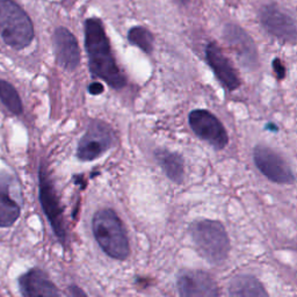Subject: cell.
<instances>
[{
  "label": "cell",
  "mask_w": 297,
  "mask_h": 297,
  "mask_svg": "<svg viewBox=\"0 0 297 297\" xmlns=\"http://www.w3.org/2000/svg\"><path fill=\"white\" fill-rule=\"evenodd\" d=\"M85 47L92 76L106 81L115 90L126 86V77L116 64L100 19L91 17L85 22Z\"/></svg>",
  "instance_id": "6da1fadb"
},
{
  "label": "cell",
  "mask_w": 297,
  "mask_h": 297,
  "mask_svg": "<svg viewBox=\"0 0 297 297\" xmlns=\"http://www.w3.org/2000/svg\"><path fill=\"white\" fill-rule=\"evenodd\" d=\"M93 235L98 245L108 257L126 260L130 253L128 237L118 214L112 209H101L93 217Z\"/></svg>",
  "instance_id": "7a4b0ae2"
},
{
  "label": "cell",
  "mask_w": 297,
  "mask_h": 297,
  "mask_svg": "<svg viewBox=\"0 0 297 297\" xmlns=\"http://www.w3.org/2000/svg\"><path fill=\"white\" fill-rule=\"evenodd\" d=\"M194 245L208 263L221 265L229 256L230 240L224 225L218 221L203 220L190 226Z\"/></svg>",
  "instance_id": "3957f363"
},
{
  "label": "cell",
  "mask_w": 297,
  "mask_h": 297,
  "mask_svg": "<svg viewBox=\"0 0 297 297\" xmlns=\"http://www.w3.org/2000/svg\"><path fill=\"white\" fill-rule=\"evenodd\" d=\"M0 37L16 50L28 47L34 38L30 17L13 0H0Z\"/></svg>",
  "instance_id": "277c9868"
},
{
  "label": "cell",
  "mask_w": 297,
  "mask_h": 297,
  "mask_svg": "<svg viewBox=\"0 0 297 297\" xmlns=\"http://www.w3.org/2000/svg\"><path fill=\"white\" fill-rule=\"evenodd\" d=\"M38 182H40L38 188H40V202L42 209L50 222L56 237L62 244H65L68 235H66L61 203H59V199L56 194L54 183H52L44 165H41L40 171H38Z\"/></svg>",
  "instance_id": "5b68a950"
},
{
  "label": "cell",
  "mask_w": 297,
  "mask_h": 297,
  "mask_svg": "<svg viewBox=\"0 0 297 297\" xmlns=\"http://www.w3.org/2000/svg\"><path fill=\"white\" fill-rule=\"evenodd\" d=\"M114 139V133L107 123L93 121L78 144V158L83 161L95 160L112 148Z\"/></svg>",
  "instance_id": "8992f818"
},
{
  "label": "cell",
  "mask_w": 297,
  "mask_h": 297,
  "mask_svg": "<svg viewBox=\"0 0 297 297\" xmlns=\"http://www.w3.org/2000/svg\"><path fill=\"white\" fill-rule=\"evenodd\" d=\"M188 121L194 134L216 150H223L228 146L229 136L224 126L209 111L195 109L190 112Z\"/></svg>",
  "instance_id": "52a82bcc"
},
{
  "label": "cell",
  "mask_w": 297,
  "mask_h": 297,
  "mask_svg": "<svg viewBox=\"0 0 297 297\" xmlns=\"http://www.w3.org/2000/svg\"><path fill=\"white\" fill-rule=\"evenodd\" d=\"M253 159L258 169L279 185H292L295 181V175L287 161L272 148L258 146L253 151Z\"/></svg>",
  "instance_id": "ba28073f"
},
{
  "label": "cell",
  "mask_w": 297,
  "mask_h": 297,
  "mask_svg": "<svg viewBox=\"0 0 297 297\" xmlns=\"http://www.w3.org/2000/svg\"><path fill=\"white\" fill-rule=\"evenodd\" d=\"M260 20L268 33L284 42L297 40V24L293 17L279 8L270 5L264 7L260 13Z\"/></svg>",
  "instance_id": "9c48e42d"
},
{
  "label": "cell",
  "mask_w": 297,
  "mask_h": 297,
  "mask_svg": "<svg viewBox=\"0 0 297 297\" xmlns=\"http://www.w3.org/2000/svg\"><path fill=\"white\" fill-rule=\"evenodd\" d=\"M224 37L230 48L235 51L239 62L249 69L258 65V50L249 34L236 24H228L224 29Z\"/></svg>",
  "instance_id": "30bf717a"
},
{
  "label": "cell",
  "mask_w": 297,
  "mask_h": 297,
  "mask_svg": "<svg viewBox=\"0 0 297 297\" xmlns=\"http://www.w3.org/2000/svg\"><path fill=\"white\" fill-rule=\"evenodd\" d=\"M52 44L58 64L68 71H73L80 63V50L77 38L64 27L55 30L52 36Z\"/></svg>",
  "instance_id": "8fae6325"
},
{
  "label": "cell",
  "mask_w": 297,
  "mask_h": 297,
  "mask_svg": "<svg viewBox=\"0 0 297 297\" xmlns=\"http://www.w3.org/2000/svg\"><path fill=\"white\" fill-rule=\"evenodd\" d=\"M206 58L215 76L228 91H236L240 87L238 73L233 68L229 58L223 54L216 43H209L206 49Z\"/></svg>",
  "instance_id": "7c38bea8"
},
{
  "label": "cell",
  "mask_w": 297,
  "mask_h": 297,
  "mask_svg": "<svg viewBox=\"0 0 297 297\" xmlns=\"http://www.w3.org/2000/svg\"><path fill=\"white\" fill-rule=\"evenodd\" d=\"M179 294L186 297H213L218 295L216 282L206 272H187L178 279Z\"/></svg>",
  "instance_id": "4fadbf2b"
},
{
  "label": "cell",
  "mask_w": 297,
  "mask_h": 297,
  "mask_svg": "<svg viewBox=\"0 0 297 297\" xmlns=\"http://www.w3.org/2000/svg\"><path fill=\"white\" fill-rule=\"evenodd\" d=\"M19 288L21 294L26 297L59 296L56 286L49 280L43 271L34 268L19 278Z\"/></svg>",
  "instance_id": "5bb4252c"
},
{
  "label": "cell",
  "mask_w": 297,
  "mask_h": 297,
  "mask_svg": "<svg viewBox=\"0 0 297 297\" xmlns=\"http://www.w3.org/2000/svg\"><path fill=\"white\" fill-rule=\"evenodd\" d=\"M21 209L9 195L7 176H0V228H8L20 217Z\"/></svg>",
  "instance_id": "9a60e30c"
},
{
  "label": "cell",
  "mask_w": 297,
  "mask_h": 297,
  "mask_svg": "<svg viewBox=\"0 0 297 297\" xmlns=\"http://www.w3.org/2000/svg\"><path fill=\"white\" fill-rule=\"evenodd\" d=\"M154 155L158 164L160 165L161 169L168 179L176 183L182 181L183 174H185V164H183L181 155L168 150H164V148L155 151Z\"/></svg>",
  "instance_id": "2e32d148"
},
{
  "label": "cell",
  "mask_w": 297,
  "mask_h": 297,
  "mask_svg": "<svg viewBox=\"0 0 297 297\" xmlns=\"http://www.w3.org/2000/svg\"><path fill=\"white\" fill-rule=\"evenodd\" d=\"M229 294L231 296H267L264 286L259 280L251 275H239L233 278L229 285Z\"/></svg>",
  "instance_id": "e0dca14e"
},
{
  "label": "cell",
  "mask_w": 297,
  "mask_h": 297,
  "mask_svg": "<svg viewBox=\"0 0 297 297\" xmlns=\"http://www.w3.org/2000/svg\"><path fill=\"white\" fill-rule=\"evenodd\" d=\"M0 100L10 113L20 115L23 111L22 102L15 88L8 81L0 79Z\"/></svg>",
  "instance_id": "ac0fdd59"
},
{
  "label": "cell",
  "mask_w": 297,
  "mask_h": 297,
  "mask_svg": "<svg viewBox=\"0 0 297 297\" xmlns=\"http://www.w3.org/2000/svg\"><path fill=\"white\" fill-rule=\"evenodd\" d=\"M128 40L133 45H136L147 54H151L153 49V36L144 27H134L129 30Z\"/></svg>",
  "instance_id": "d6986e66"
},
{
  "label": "cell",
  "mask_w": 297,
  "mask_h": 297,
  "mask_svg": "<svg viewBox=\"0 0 297 297\" xmlns=\"http://www.w3.org/2000/svg\"><path fill=\"white\" fill-rule=\"evenodd\" d=\"M273 68H274V71L277 73V76L279 79H282V78H285V74H286V68L282 64V62L280 59H275L273 62Z\"/></svg>",
  "instance_id": "ffe728a7"
},
{
  "label": "cell",
  "mask_w": 297,
  "mask_h": 297,
  "mask_svg": "<svg viewBox=\"0 0 297 297\" xmlns=\"http://www.w3.org/2000/svg\"><path fill=\"white\" fill-rule=\"evenodd\" d=\"M104 90H105L104 85L100 83H92L90 86H88V92H90L92 95L101 94L102 92H104Z\"/></svg>",
  "instance_id": "44dd1931"
},
{
  "label": "cell",
  "mask_w": 297,
  "mask_h": 297,
  "mask_svg": "<svg viewBox=\"0 0 297 297\" xmlns=\"http://www.w3.org/2000/svg\"><path fill=\"white\" fill-rule=\"evenodd\" d=\"M70 294H71L72 296H79V295H85V293L81 292L79 288L71 287L70 288Z\"/></svg>",
  "instance_id": "7402d4cb"
},
{
  "label": "cell",
  "mask_w": 297,
  "mask_h": 297,
  "mask_svg": "<svg viewBox=\"0 0 297 297\" xmlns=\"http://www.w3.org/2000/svg\"><path fill=\"white\" fill-rule=\"evenodd\" d=\"M176 1H179V2H181V3H187L189 1V0H176Z\"/></svg>",
  "instance_id": "603a6c76"
}]
</instances>
